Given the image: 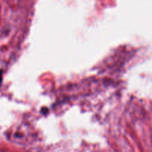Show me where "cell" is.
<instances>
[{
  "instance_id": "cell-1",
  "label": "cell",
  "mask_w": 152,
  "mask_h": 152,
  "mask_svg": "<svg viewBox=\"0 0 152 152\" xmlns=\"http://www.w3.org/2000/svg\"><path fill=\"white\" fill-rule=\"evenodd\" d=\"M1 81H2V71L0 70V85H1Z\"/></svg>"
}]
</instances>
